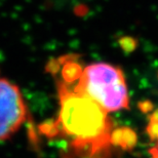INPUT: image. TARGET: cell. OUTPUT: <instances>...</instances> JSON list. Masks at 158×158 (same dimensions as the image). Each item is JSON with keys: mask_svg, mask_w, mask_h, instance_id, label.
<instances>
[{"mask_svg": "<svg viewBox=\"0 0 158 158\" xmlns=\"http://www.w3.org/2000/svg\"><path fill=\"white\" fill-rule=\"evenodd\" d=\"M26 117L27 108L19 87L0 78V141L19 131Z\"/></svg>", "mask_w": 158, "mask_h": 158, "instance_id": "3", "label": "cell"}, {"mask_svg": "<svg viewBox=\"0 0 158 158\" xmlns=\"http://www.w3.org/2000/svg\"><path fill=\"white\" fill-rule=\"evenodd\" d=\"M135 142V135L131 129H117L112 132V143L122 147H131Z\"/></svg>", "mask_w": 158, "mask_h": 158, "instance_id": "4", "label": "cell"}, {"mask_svg": "<svg viewBox=\"0 0 158 158\" xmlns=\"http://www.w3.org/2000/svg\"><path fill=\"white\" fill-rule=\"evenodd\" d=\"M60 108L56 132L69 139L73 147L96 155L112 143V124L105 110L70 85H60Z\"/></svg>", "mask_w": 158, "mask_h": 158, "instance_id": "1", "label": "cell"}, {"mask_svg": "<svg viewBox=\"0 0 158 158\" xmlns=\"http://www.w3.org/2000/svg\"><path fill=\"white\" fill-rule=\"evenodd\" d=\"M72 87L86 94L106 112L128 107L127 87L122 71L110 64L97 63L83 68Z\"/></svg>", "mask_w": 158, "mask_h": 158, "instance_id": "2", "label": "cell"}]
</instances>
